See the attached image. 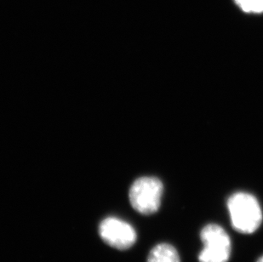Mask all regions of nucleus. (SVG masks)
Returning a JSON list of instances; mask_svg holds the SVG:
<instances>
[{
	"mask_svg": "<svg viewBox=\"0 0 263 262\" xmlns=\"http://www.w3.org/2000/svg\"><path fill=\"white\" fill-rule=\"evenodd\" d=\"M256 262H263V256H261V258H259L258 260Z\"/></svg>",
	"mask_w": 263,
	"mask_h": 262,
	"instance_id": "7",
	"label": "nucleus"
},
{
	"mask_svg": "<svg viewBox=\"0 0 263 262\" xmlns=\"http://www.w3.org/2000/svg\"><path fill=\"white\" fill-rule=\"evenodd\" d=\"M204 248L199 255V262H228L231 255V239L221 226L209 224L200 233Z\"/></svg>",
	"mask_w": 263,
	"mask_h": 262,
	"instance_id": "3",
	"label": "nucleus"
},
{
	"mask_svg": "<svg viewBox=\"0 0 263 262\" xmlns=\"http://www.w3.org/2000/svg\"><path fill=\"white\" fill-rule=\"evenodd\" d=\"M235 2L245 12H263V0H235Z\"/></svg>",
	"mask_w": 263,
	"mask_h": 262,
	"instance_id": "6",
	"label": "nucleus"
},
{
	"mask_svg": "<svg viewBox=\"0 0 263 262\" xmlns=\"http://www.w3.org/2000/svg\"><path fill=\"white\" fill-rule=\"evenodd\" d=\"M228 209L234 230L243 234L256 232L262 221V212L253 195L247 193H234L229 198Z\"/></svg>",
	"mask_w": 263,
	"mask_h": 262,
	"instance_id": "1",
	"label": "nucleus"
},
{
	"mask_svg": "<svg viewBox=\"0 0 263 262\" xmlns=\"http://www.w3.org/2000/svg\"><path fill=\"white\" fill-rule=\"evenodd\" d=\"M146 262H181L177 250L169 244H159L152 249Z\"/></svg>",
	"mask_w": 263,
	"mask_h": 262,
	"instance_id": "5",
	"label": "nucleus"
},
{
	"mask_svg": "<svg viewBox=\"0 0 263 262\" xmlns=\"http://www.w3.org/2000/svg\"><path fill=\"white\" fill-rule=\"evenodd\" d=\"M164 186L155 177H141L129 188V202L137 212L145 215H153L161 204Z\"/></svg>",
	"mask_w": 263,
	"mask_h": 262,
	"instance_id": "2",
	"label": "nucleus"
},
{
	"mask_svg": "<svg viewBox=\"0 0 263 262\" xmlns=\"http://www.w3.org/2000/svg\"><path fill=\"white\" fill-rule=\"evenodd\" d=\"M100 237L107 245L119 250H128L137 241V233L130 224L116 217H107L99 226Z\"/></svg>",
	"mask_w": 263,
	"mask_h": 262,
	"instance_id": "4",
	"label": "nucleus"
}]
</instances>
